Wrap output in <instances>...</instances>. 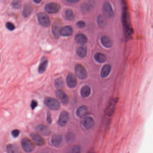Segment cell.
I'll list each match as a JSON object with an SVG mask.
<instances>
[{"label": "cell", "instance_id": "6da1fadb", "mask_svg": "<svg viewBox=\"0 0 153 153\" xmlns=\"http://www.w3.org/2000/svg\"><path fill=\"white\" fill-rule=\"evenodd\" d=\"M44 103L49 109L57 110L60 107V104L57 99L51 97H47L44 100Z\"/></svg>", "mask_w": 153, "mask_h": 153}, {"label": "cell", "instance_id": "7a4b0ae2", "mask_svg": "<svg viewBox=\"0 0 153 153\" xmlns=\"http://www.w3.org/2000/svg\"><path fill=\"white\" fill-rule=\"evenodd\" d=\"M39 24L43 27H48L50 25V20L48 15L45 13L41 12L37 16Z\"/></svg>", "mask_w": 153, "mask_h": 153}, {"label": "cell", "instance_id": "3957f363", "mask_svg": "<svg viewBox=\"0 0 153 153\" xmlns=\"http://www.w3.org/2000/svg\"><path fill=\"white\" fill-rule=\"evenodd\" d=\"M45 11L50 14H56L59 11L60 6L57 3H49L46 4L44 7Z\"/></svg>", "mask_w": 153, "mask_h": 153}, {"label": "cell", "instance_id": "277c9868", "mask_svg": "<svg viewBox=\"0 0 153 153\" xmlns=\"http://www.w3.org/2000/svg\"><path fill=\"white\" fill-rule=\"evenodd\" d=\"M76 75L80 79H85L87 77V72L85 68L81 64L76 65L75 68Z\"/></svg>", "mask_w": 153, "mask_h": 153}, {"label": "cell", "instance_id": "5b68a950", "mask_svg": "<svg viewBox=\"0 0 153 153\" xmlns=\"http://www.w3.org/2000/svg\"><path fill=\"white\" fill-rule=\"evenodd\" d=\"M22 148L26 152H31L33 151L35 149L34 146L29 139L24 138L21 142Z\"/></svg>", "mask_w": 153, "mask_h": 153}, {"label": "cell", "instance_id": "8992f818", "mask_svg": "<svg viewBox=\"0 0 153 153\" xmlns=\"http://www.w3.org/2000/svg\"><path fill=\"white\" fill-rule=\"evenodd\" d=\"M103 14L104 16L107 18H111L114 16V11L111 4L108 2H106L103 5Z\"/></svg>", "mask_w": 153, "mask_h": 153}, {"label": "cell", "instance_id": "52a82bcc", "mask_svg": "<svg viewBox=\"0 0 153 153\" xmlns=\"http://www.w3.org/2000/svg\"><path fill=\"white\" fill-rule=\"evenodd\" d=\"M61 21L60 20H57L56 22H54V24L52 27V34L54 35V37L56 38H58L60 36V31L61 28Z\"/></svg>", "mask_w": 153, "mask_h": 153}, {"label": "cell", "instance_id": "ba28073f", "mask_svg": "<svg viewBox=\"0 0 153 153\" xmlns=\"http://www.w3.org/2000/svg\"><path fill=\"white\" fill-rule=\"evenodd\" d=\"M56 96L64 104H67L69 102V98L66 94L61 89H58L56 91Z\"/></svg>", "mask_w": 153, "mask_h": 153}, {"label": "cell", "instance_id": "9c48e42d", "mask_svg": "<svg viewBox=\"0 0 153 153\" xmlns=\"http://www.w3.org/2000/svg\"><path fill=\"white\" fill-rule=\"evenodd\" d=\"M69 120V114L66 111H63L60 115L58 120V123L60 126L63 127L67 123Z\"/></svg>", "mask_w": 153, "mask_h": 153}, {"label": "cell", "instance_id": "30bf717a", "mask_svg": "<svg viewBox=\"0 0 153 153\" xmlns=\"http://www.w3.org/2000/svg\"><path fill=\"white\" fill-rule=\"evenodd\" d=\"M66 82L69 87L73 88L75 87L77 85V79L74 75L69 74L67 77Z\"/></svg>", "mask_w": 153, "mask_h": 153}, {"label": "cell", "instance_id": "8fae6325", "mask_svg": "<svg viewBox=\"0 0 153 153\" xmlns=\"http://www.w3.org/2000/svg\"><path fill=\"white\" fill-rule=\"evenodd\" d=\"M82 123L85 128L89 129L93 127L95 122L93 118L90 117H87L83 119Z\"/></svg>", "mask_w": 153, "mask_h": 153}, {"label": "cell", "instance_id": "7c38bea8", "mask_svg": "<svg viewBox=\"0 0 153 153\" xmlns=\"http://www.w3.org/2000/svg\"><path fill=\"white\" fill-rule=\"evenodd\" d=\"M36 130L40 134L44 136H48L51 133V130L49 128L42 124L37 126L36 128Z\"/></svg>", "mask_w": 153, "mask_h": 153}, {"label": "cell", "instance_id": "4fadbf2b", "mask_svg": "<svg viewBox=\"0 0 153 153\" xmlns=\"http://www.w3.org/2000/svg\"><path fill=\"white\" fill-rule=\"evenodd\" d=\"M73 29L70 26H65L61 27L60 31V35L63 36H69L72 34Z\"/></svg>", "mask_w": 153, "mask_h": 153}, {"label": "cell", "instance_id": "5bb4252c", "mask_svg": "<svg viewBox=\"0 0 153 153\" xmlns=\"http://www.w3.org/2000/svg\"><path fill=\"white\" fill-rule=\"evenodd\" d=\"M32 139L35 144L39 146H42L44 145V141L43 138L39 134L35 133H32L31 134Z\"/></svg>", "mask_w": 153, "mask_h": 153}, {"label": "cell", "instance_id": "9a60e30c", "mask_svg": "<svg viewBox=\"0 0 153 153\" xmlns=\"http://www.w3.org/2000/svg\"><path fill=\"white\" fill-rule=\"evenodd\" d=\"M75 40L77 43L83 45L88 42V38L84 34L78 33L75 36Z\"/></svg>", "mask_w": 153, "mask_h": 153}, {"label": "cell", "instance_id": "2e32d148", "mask_svg": "<svg viewBox=\"0 0 153 153\" xmlns=\"http://www.w3.org/2000/svg\"><path fill=\"white\" fill-rule=\"evenodd\" d=\"M62 141V136L59 134H55L51 137V143L52 146L57 147L60 146Z\"/></svg>", "mask_w": 153, "mask_h": 153}, {"label": "cell", "instance_id": "e0dca14e", "mask_svg": "<svg viewBox=\"0 0 153 153\" xmlns=\"http://www.w3.org/2000/svg\"><path fill=\"white\" fill-rule=\"evenodd\" d=\"M48 65V60L47 58H43L42 59L41 61L38 68V72L40 74H42L45 72Z\"/></svg>", "mask_w": 153, "mask_h": 153}, {"label": "cell", "instance_id": "ac0fdd59", "mask_svg": "<svg viewBox=\"0 0 153 153\" xmlns=\"http://www.w3.org/2000/svg\"><path fill=\"white\" fill-rule=\"evenodd\" d=\"M101 42L103 46L107 48H110L113 46V42L108 36H104L101 38Z\"/></svg>", "mask_w": 153, "mask_h": 153}, {"label": "cell", "instance_id": "d6986e66", "mask_svg": "<svg viewBox=\"0 0 153 153\" xmlns=\"http://www.w3.org/2000/svg\"><path fill=\"white\" fill-rule=\"evenodd\" d=\"M112 70V66L110 64H106L103 67L101 71V76L102 78H106L110 74Z\"/></svg>", "mask_w": 153, "mask_h": 153}, {"label": "cell", "instance_id": "ffe728a7", "mask_svg": "<svg viewBox=\"0 0 153 153\" xmlns=\"http://www.w3.org/2000/svg\"><path fill=\"white\" fill-rule=\"evenodd\" d=\"M117 100L116 99H113L112 102L109 104L107 111V115L109 116V117H111L113 114L115 109V105L117 102Z\"/></svg>", "mask_w": 153, "mask_h": 153}, {"label": "cell", "instance_id": "44dd1931", "mask_svg": "<svg viewBox=\"0 0 153 153\" xmlns=\"http://www.w3.org/2000/svg\"><path fill=\"white\" fill-rule=\"evenodd\" d=\"M88 112L87 107L85 105L80 106L78 110H76V114L78 117L82 118L87 114Z\"/></svg>", "mask_w": 153, "mask_h": 153}, {"label": "cell", "instance_id": "7402d4cb", "mask_svg": "<svg viewBox=\"0 0 153 153\" xmlns=\"http://www.w3.org/2000/svg\"><path fill=\"white\" fill-rule=\"evenodd\" d=\"M65 17L68 21H73L75 19V15L73 10L68 9L65 12Z\"/></svg>", "mask_w": 153, "mask_h": 153}, {"label": "cell", "instance_id": "603a6c76", "mask_svg": "<svg viewBox=\"0 0 153 153\" xmlns=\"http://www.w3.org/2000/svg\"><path fill=\"white\" fill-rule=\"evenodd\" d=\"M94 58L96 61L99 63H104L106 61V57L101 53H97L95 54Z\"/></svg>", "mask_w": 153, "mask_h": 153}, {"label": "cell", "instance_id": "cb8c5ba5", "mask_svg": "<svg viewBox=\"0 0 153 153\" xmlns=\"http://www.w3.org/2000/svg\"><path fill=\"white\" fill-rule=\"evenodd\" d=\"M90 88L89 86L85 85L82 88L81 90V94L83 98H86L90 95Z\"/></svg>", "mask_w": 153, "mask_h": 153}, {"label": "cell", "instance_id": "d4e9b609", "mask_svg": "<svg viewBox=\"0 0 153 153\" xmlns=\"http://www.w3.org/2000/svg\"><path fill=\"white\" fill-rule=\"evenodd\" d=\"M7 152L10 153H15L19 152V148L15 144H9L7 146Z\"/></svg>", "mask_w": 153, "mask_h": 153}, {"label": "cell", "instance_id": "484cf974", "mask_svg": "<svg viewBox=\"0 0 153 153\" xmlns=\"http://www.w3.org/2000/svg\"><path fill=\"white\" fill-rule=\"evenodd\" d=\"M97 23L100 28H104L107 25V20L104 16H99L97 18Z\"/></svg>", "mask_w": 153, "mask_h": 153}, {"label": "cell", "instance_id": "4316f807", "mask_svg": "<svg viewBox=\"0 0 153 153\" xmlns=\"http://www.w3.org/2000/svg\"><path fill=\"white\" fill-rule=\"evenodd\" d=\"M32 7L29 5H26L24 7L22 15L24 18H27L31 15L32 12Z\"/></svg>", "mask_w": 153, "mask_h": 153}, {"label": "cell", "instance_id": "83f0119b", "mask_svg": "<svg viewBox=\"0 0 153 153\" xmlns=\"http://www.w3.org/2000/svg\"><path fill=\"white\" fill-rule=\"evenodd\" d=\"M87 48L86 46H82L79 47L77 50V54L81 58H84L87 54Z\"/></svg>", "mask_w": 153, "mask_h": 153}, {"label": "cell", "instance_id": "f1b7e54d", "mask_svg": "<svg viewBox=\"0 0 153 153\" xmlns=\"http://www.w3.org/2000/svg\"><path fill=\"white\" fill-rule=\"evenodd\" d=\"M55 85L56 88L58 89H60L64 86V82L62 78L57 79L55 81Z\"/></svg>", "mask_w": 153, "mask_h": 153}, {"label": "cell", "instance_id": "f546056e", "mask_svg": "<svg viewBox=\"0 0 153 153\" xmlns=\"http://www.w3.org/2000/svg\"><path fill=\"white\" fill-rule=\"evenodd\" d=\"M81 8L82 11V12L84 13H87L90 11L92 7H91V5H90L89 4L85 3V4H83Z\"/></svg>", "mask_w": 153, "mask_h": 153}, {"label": "cell", "instance_id": "4dcf8cb0", "mask_svg": "<svg viewBox=\"0 0 153 153\" xmlns=\"http://www.w3.org/2000/svg\"><path fill=\"white\" fill-rule=\"evenodd\" d=\"M21 2L20 0H14L12 2L11 6L13 8L18 9L21 7Z\"/></svg>", "mask_w": 153, "mask_h": 153}, {"label": "cell", "instance_id": "1f68e13d", "mask_svg": "<svg viewBox=\"0 0 153 153\" xmlns=\"http://www.w3.org/2000/svg\"><path fill=\"white\" fill-rule=\"evenodd\" d=\"M6 27L8 30L10 31H14L15 28V25H14L13 23L10 22H7V23H6Z\"/></svg>", "mask_w": 153, "mask_h": 153}, {"label": "cell", "instance_id": "d6a6232c", "mask_svg": "<svg viewBox=\"0 0 153 153\" xmlns=\"http://www.w3.org/2000/svg\"><path fill=\"white\" fill-rule=\"evenodd\" d=\"M76 26L78 27L79 28H84L86 26V23L84 21L82 20H79L78 21L76 24Z\"/></svg>", "mask_w": 153, "mask_h": 153}, {"label": "cell", "instance_id": "836d02e7", "mask_svg": "<svg viewBox=\"0 0 153 153\" xmlns=\"http://www.w3.org/2000/svg\"><path fill=\"white\" fill-rule=\"evenodd\" d=\"M20 134V131L18 129H15L12 131L11 135L14 137L16 138L18 137Z\"/></svg>", "mask_w": 153, "mask_h": 153}, {"label": "cell", "instance_id": "e575fe53", "mask_svg": "<svg viewBox=\"0 0 153 153\" xmlns=\"http://www.w3.org/2000/svg\"><path fill=\"white\" fill-rule=\"evenodd\" d=\"M38 106V102L35 100H33L31 102V107L32 110H34L37 106Z\"/></svg>", "mask_w": 153, "mask_h": 153}, {"label": "cell", "instance_id": "d590c367", "mask_svg": "<svg viewBox=\"0 0 153 153\" xmlns=\"http://www.w3.org/2000/svg\"><path fill=\"white\" fill-rule=\"evenodd\" d=\"M73 153H80L81 152L80 148L79 147L76 146L73 148L72 150Z\"/></svg>", "mask_w": 153, "mask_h": 153}, {"label": "cell", "instance_id": "8d00e7d4", "mask_svg": "<svg viewBox=\"0 0 153 153\" xmlns=\"http://www.w3.org/2000/svg\"><path fill=\"white\" fill-rule=\"evenodd\" d=\"M47 122H48V123H49V124H51V115L50 113L49 112H48V114H47Z\"/></svg>", "mask_w": 153, "mask_h": 153}, {"label": "cell", "instance_id": "74e56055", "mask_svg": "<svg viewBox=\"0 0 153 153\" xmlns=\"http://www.w3.org/2000/svg\"><path fill=\"white\" fill-rule=\"evenodd\" d=\"M74 134H72V133H69V134H68L67 136V140L68 141H70V140H73V139L74 138Z\"/></svg>", "mask_w": 153, "mask_h": 153}, {"label": "cell", "instance_id": "f35d334b", "mask_svg": "<svg viewBox=\"0 0 153 153\" xmlns=\"http://www.w3.org/2000/svg\"><path fill=\"white\" fill-rule=\"evenodd\" d=\"M67 2L70 3H76L79 2L80 0H65Z\"/></svg>", "mask_w": 153, "mask_h": 153}, {"label": "cell", "instance_id": "ab89813d", "mask_svg": "<svg viewBox=\"0 0 153 153\" xmlns=\"http://www.w3.org/2000/svg\"><path fill=\"white\" fill-rule=\"evenodd\" d=\"M34 2L36 4H39L42 1V0H33Z\"/></svg>", "mask_w": 153, "mask_h": 153}, {"label": "cell", "instance_id": "60d3db41", "mask_svg": "<svg viewBox=\"0 0 153 153\" xmlns=\"http://www.w3.org/2000/svg\"><path fill=\"white\" fill-rule=\"evenodd\" d=\"M0 59H1V57H0Z\"/></svg>", "mask_w": 153, "mask_h": 153}]
</instances>
